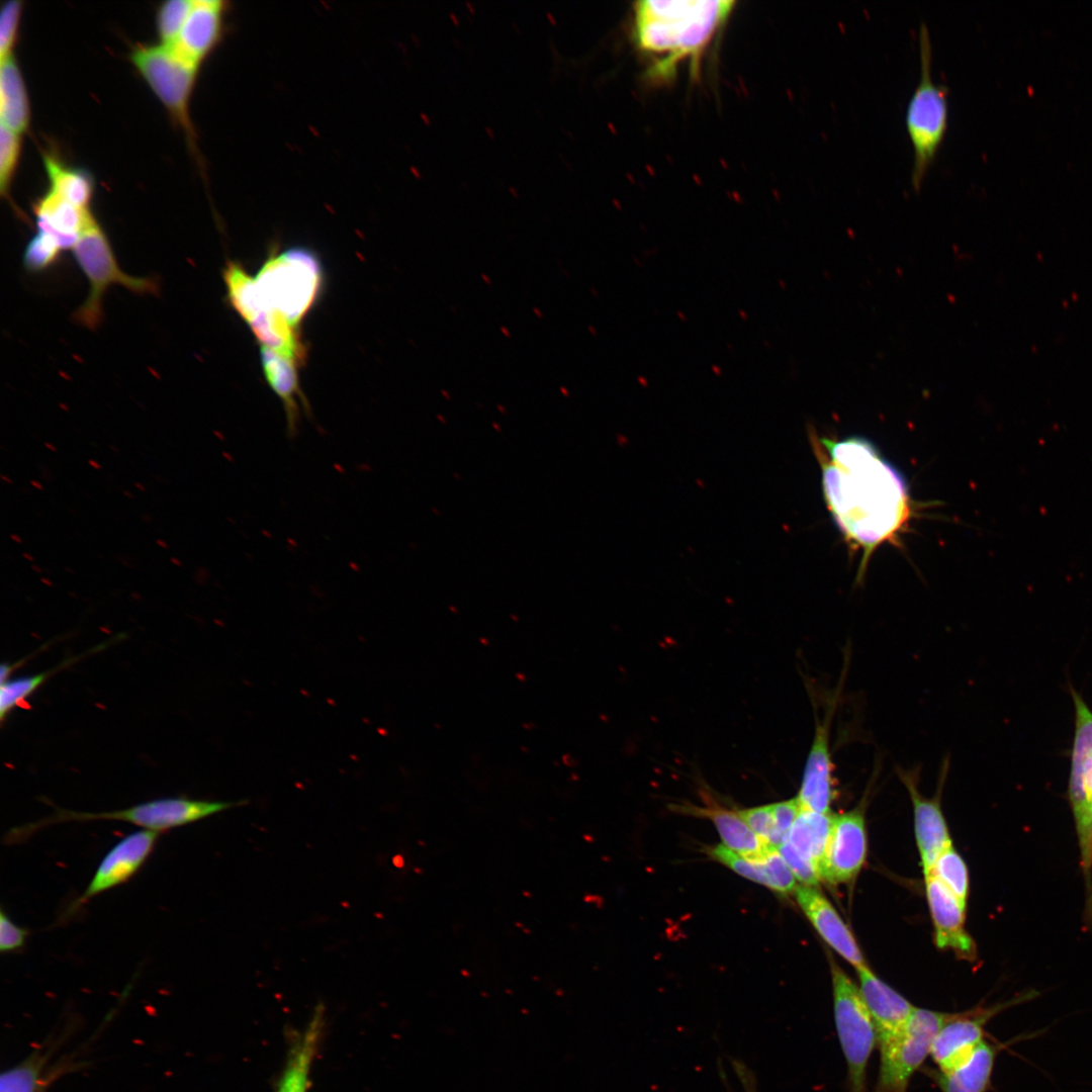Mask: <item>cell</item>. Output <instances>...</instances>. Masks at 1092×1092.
<instances>
[{"mask_svg":"<svg viewBox=\"0 0 1092 1092\" xmlns=\"http://www.w3.org/2000/svg\"><path fill=\"white\" fill-rule=\"evenodd\" d=\"M810 437L826 507L846 543L861 552L862 576L874 551L897 542L913 516L906 480L867 438Z\"/></svg>","mask_w":1092,"mask_h":1092,"instance_id":"1","label":"cell"},{"mask_svg":"<svg viewBox=\"0 0 1092 1092\" xmlns=\"http://www.w3.org/2000/svg\"><path fill=\"white\" fill-rule=\"evenodd\" d=\"M735 1H637L633 40L650 62L648 74L670 78L685 60L697 62L725 25Z\"/></svg>","mask_w":1092,"mask_h":1092,"instance_id":"2","label":"cell"},{"mask_svg":"<svg viewBox=\"0 0 1092 1092\" xmlns=\"http://www.w3.org/2000/svg\"><path fill=\"white\" fill-rule=\"evenodd\" d=\"M244 804L245 801L221 802L176 797L151 800L125 809L105 812H78L58 808L50 817L11 828L5 834L3 842L8 845L24 842L43 827L77 821H123L161 833Z\"/></svg>","mask_w":1092,"mask_h":1092,"instance_id":"3","label":"cell"},{"mask_svg":"<svg viewBox=\"0 0 1092 1092\" xmlns=\"http://www.w3.org/2000/svg\"><path fill=\"white\" fill-rule=\"evenodd\" d=\"M920 77L908 101L905 123L913 148L911 184L920 188L944 139L948 120V89L932 76V46L927 25L919 27Z\"/></svg>","mask_w":1092,"mask_h":1092,"instance_id":"4","label":"cell"},{"mask_svg":"<svg viewBox=\"0 0 1092 1092\" xmlns=\"http://www.w3.org/2000/svg\"><path fill=\"white\" fill-rule=\"evenodd\" d=\"M75 260L89 283L88 296L74 311L76 324L96 330L103 321V299L113 285L124 287L139 295H156L160 291L155 277H135L119 266L108 237L94 218L80 234L72 249Z\"/></svg>","mask_w":1092,"mask_h":1092,"instance_id":"5","label":"cell"},{"mask_svg":"<svg viewBox=\"0 0 1092 1092\" xmlns=\"http://www.w3.org/2000/svg\"><path fill=\"white\" fill-rule=\"evenodd\" d=\"M254 278L266 307L296 329L318 296L323 271L312 252L292 248L269 257Z\"/></svg>","mask_w":1092,"mask_h":1092,"instance_id":"6","label":"cell"},{"mask_svg":"<svg viewBox=\"0 0 1092 1092\" xmlns=\"http://www.w3.org/2000/svg\"><path fill=\"white\" fill-rule=\"evenodd\" d=\"M834 1020L848 1071L849 1092H867V1069L877 1039L859 988L831 962Z\"/></svg>","mask_w":1092,"mask_h":1092,"instance_id":"7","label":"cell"},{"mask_svg":"<svg viewBox=\"0 0 1092 1092\" xmlns=\"http://www.w3.org/2000/svg\"><path fill=\"white\" fill-rule=\"evenodd\" d=\"M950 1015L915 1007L903 1029L880 1045L875 1092H907L910 1078L930 1055L935 1036Z\"/></svg>","mask_w":1092,"mask_h":1092,"instance_id":"8","label":"cell"},{"mask_svg":"<svg viewBox=\"0 0 1092 1092\" xmlns=\"http://www.w3.org/2000/svg\"><path fill=\"white\" fill-rule=\"evenodd\" d=\"M130 61L173 120L185 130L189 140H193L189 101L198 68L162 44L135 46Z\"/></svg>","mask_w":1092,"mask_h":1092,"instance_id":"9","label":"cell"},{"mask_svg":"<svg viewBox=\"0 0 1092 1092\" xmlns=\"http://www.w3.org/2000/svg\"><path fill=\"white\" fill-rule=\"evenodd\" d=\"M1036 994V991L1031 990L1001 1004L951 1013L931 1046L930 1055L938 1070L948 1071L961 1065L985 1039L984 1027L993 1016L1020 1002L1033 999Z\"/></svg>","mask_w":1092,"mask_h":1092,"instance_id":"10","label":"cell"},{"mask_svg":"<svg viewBox=\"0 0 1092 1092\" xmlns=\"http://www.w3.org/2000/svg\"><path fill=\"white\" fill-rule=\"evenodd\" d=\"M160 833L141 829L113 845L99 862L89 885L68 907L64 917L73 916L94 897L130 880L152 854Z\"/></svg>","mask_w":1092,"mask_h":1092,"instance_id":"11","label":"cell"},{"mask_svg":"<svg viewBox=\"0 0 1092 1092\" xmlns=\"http://www.w3.org/2000/svg\"><path fill=\"white\" fill-rule=\"evenodd\" d=\"M867 843L863 807L833 815L820 869L822 881L832 885L852 882L864 863Z\"/></svg>","mask_w":1092,"mask_h":1092,"instance_id":"12","label":"cell"},{"mask_svg":"<svg viewBox=\"0 0 1092 1092\" xmlns=\"http://www.w3.org/2000/svg\"><path fill=\"white\" fill-rule=\"evenodd\" d=\"M948 760H944L939 774L938 792L927 798L919 792L915 770L897 767V774L907 789L914 814V830L924 876H927L939 854L951 846L948 828L940 806V792L947 777Z\"/></svg>","mask_w":1092,"mask_h":1092,"instance_id":"13","label":"cell"},{"mask_svg":"<svg viewBox=\"0 0 1092 1092\" xmlns=\"http://www.w3.org/2000/svg\"><path fill=\"white\" fill-rule=\"evenodd\" d=\"M834 701L822 719L816 718L813 741L806 759L803 779L796 797L802 810L830 813L834 797L833 762L830 752V728Z\"/></svg>","mask_w":1092,"mask_h":1092,"instance_id":"14","label":"cell"},{"mask_svg":"<svg viewBox=\"0 0 1092 1092\" xmlns=\"http://www.w3.org/2000/svg\"><path fill=\"white\" fill-rule=\"evenodd\" d=\"M925 892L939 948L950 949L965 960L977 957L976 944L965 928V908L934 876L925 877Z\"/></svg>","mask_w":1092,"mask_h":1092,"instance_id":"15","label":"cell"},{"mask_svg":"<svg viewBox=\"0 0 1092 1092\" xmlns=\"http://www.w3.org/2000/svg\"><path fill=\"white\" fill-rule=\"evenodd\" d=\"M795 895L804 914L830 947L856 970L868 966L851 930L819 890L802 885Z\"/></svg>","mask_w":1092,"mask_h":1092,"instance_id":"16","label":"cell"},{"mask_svg":"<svg viewBox=\"0 0 1092 1092\" xmlns=\"http://www.w3.org/2000/svg\"><path fill=\"white\" fill-rule=\"evenodd\" d=\"M225 3L220 0H195L191 11L170 48L185 62L198 66L221 38Z\"/></svg>","mask_w":1092,"mask_h":1092,"instance_id":"17","label":"cell"},{"mask_svg":"<svg viewBox=\"0 0 1092 1092\" xmlns=\"http://www.w3.org/2000/svg\"><path fill=\"white\" fill-rule=\"evenodd\" d=\"M856 971L858 988L874 1020L877 1040L881 1045L903 1029L915 1006L880 980L868 966Z\"/></svg>","mask_w":1092,"mask_h":1092,"instance_id":"18","label":"cell"},{"mask_svg":"<svg viewBox=\"0 0 1092 1092\" xmlns=\"http://www.w3.org/2000/svg\"><path fill=\"white\" fill-rule=\"evenodd\" d=\"M325 1029V1010L318 1005L306 1025L292 1034L275 1092H308L313 1061Z\"/></svg>","mask_w":1092,"mask_h":1092,"instance_id":"19","label":"cell"},{"mask_svg":"<svg viewBox=\"0 0 1092 1092\" xmlns=\"http://www.w3.org/2000/svg\"><path fill=\"white\" fill-rule=\"evenodd\" d=\"M674 808L678 812L710 819L725 846L747 859L762 861L776 848L756 835L737 811H730L712 803L704 807L686 804Z\"/></svg>","mask_w":1092,"mask_h":1092,"instance_id":"20","label":"cell"},{"mask_svg":"<svg viewBox=\"0 0 1092 1092\" xmlns=\"http://www.w3.org/2000/svg\"><path fill=\"white\" fill-rule=\"evenodd\" d=\"M260 359L267 382L282 402L287 432L295 437L298 431L300 405L308 411V403L299 387V362L261 346Z\"/></svg>","mask_w":1092,"mask_h":1092,"instance_id":"21","label":"cell"},{"mask_svg":"<svg viewBox=\"0 0 1092 1092\" xmlns=\"http://www.w3.org/2000/svg\"><path fill=\"white\" fill-rule=\"evenodd\" d=\"M37 231L54 236L64 250H72L87 225L95 218L90 209L79 207L53 191L33 205Z\"/></svg>","mask_w":1092,"mask_h":1092,"instance_id":"22","label":"cell"},{"mask_svg":"<svg viewBox=\"0 0 1092 1092\" xmlns=\"http://www.w3.org/2000/svg\"><path fill=\"white\" fill-rule=\"evenodd\" d=\"M999 1049L984 1039L958 1067L932 1077L941 1092H987Z\"/></svg>","mask_w":1092,"mask_h":1092,"instance_id":"23","label":"cell"},{"mask_svg":"<svg viewBox=\"0 0 1092 1092\" xmlns=\"http://www.w3.org/2000/svg\"><path fill=\"white\" fill-rule=\"evenodd\" d=\"M1 124L20 134L30 120L29 101L20 69L13 55L0 66Z\"/></svg>","mask_w":1092,"mask_h":1092,"instance_id":"24","label":"cell"},{"mask_svg":"<svg viewBox=\"0 0 1092 1092\" xmlns=\"http://www.w3.org/2000/svg\"><path fill=\"white\" fill-rule=\"evenodd\" d=\"M833 815L802 810L793 824L787 841L802 857L820 872L832 826ZM821 876V874H820Z\"/></svg>","mask_w":1092,"mask_h":1092,"instance_id":"25","label":"cell"},{"mask_svg":"<svg viewBox=\"0 0 1092 1092\" xmlns=\"http://www.w3.org/2000/svg\"><path fill=\"white\" fill-rule=\"evenodd\" d=\"M43 163L51 184L50 190L79 207L89 209L94 191L90 173L67 166L48 154Z\"/></svg>","mask_w":1092,"mask_h":1092,"instance_id":"26","label":"cell"},{"mask_svg":"<svg viewBox=\"0 0 1092 1092\" xmlns=\"http://www.w3.org/2000/svg\"><path fill=\"white\" fill-rule=\"evenodd\" d=\"M56 1046V1042L46 1043L5 1070L0 1078V1092H38Z\"/></svg>","mask_w":1092,"mask_h":1092,"instance_id":"27","label":"cell"},{"mask_svg":"<svg viewBox=\"0 0 1092 1092\" xmlns=\"http://www.w3.org/2000/svg\"><path fill=\"white\" fill-rule=\"evenodd\" d=\"M928 875L939 880L966 907L969 895L968 869L952 845L939 854Z\"/></svg>","mask_w":1092,"mask_h":1092,"instance_id":"28","label":"cell"},{"mask_svg":"<svg viewBox=\"0 0 1092 1092\" xmlns=\"http://www.w3.org/2000/svg\"><path fill=\"white\" fill-rule=\"evenodd\" d=\"M64 248L52 235L37 231L23 252V266L31 273L47 271L60 259Z\"/></svg>","mask_w":1092,"mask_h":1092,"instance_id":"29","label":"cell"},{"mask_svg":"<svg viewBox=\"0 0 1092 1092\" xmlns=\"http://www.w3.org/2000/svg\"><path fill=\"white\" fill-rule=\"evenodd\" d=\"M193 5L190 0H168L159 6L156 15L157 31L162 46L171 48Z\"/></svg>","mask_w":1092,"mask_h":1092,"instance_id":"30","label":"cell"},{"mask_svg":"<svg viewBox=\"0 0 1092 1092\" xmlns=\"http://www.w3.org/2000/svg\"><path fill=\"white\" fill-rule=\"evenodd\" d=\"M708 853L712 858L727 866L739 876L770 888L768 868L764 859L762 861L747 859L725 845L711 847L708 849Z\"/></svg>","mask_w":1092,"mask_h":1092,"instance_id":"31","label":"cell"},{"mask_svg":"<svg viewBox=\"0 0 1092 1092\" xmlns=\"http://www.w3.org/2000/svg\"><path fill=\"white\" fill-rule=\"evenodd\" d=\"M55 670V669H54ZM49 670L37 674L7 679L0 688V715L4 721L5 716L15 707L22 704L42 682L54 672Z\"/></svg>","mask_w":1092,"mask_h":1092,"instance_id":"32","label":"cell"},{"mask_svg":"<svg viewBox=\"0 0 1092 1092\" xmlns=\"http://www.w3.org/2000/svg\"><path fill=\"white\" fill-rule=\"evenodd\" d=\"M21 151L20 136L15 131L1 124L0 126V191L9 197V188L14 178Z\"/></svg>","mask_w":1092,"mask_h":1092,"instance_id":"33","label":"cell"},{"mask_svg":"<svg viewBox=\"0 0 1092 1092\" xmlns=\"http://www.w3.org/2000/svg\"><path fill=\"white\" fill-rule=\"evenodd\" d=\"M22 12V2L10 0L3 4L0 13V60L12 56Z\"/></svg>","mask_w":1092,"mask_h":1092,"instance_id":"34","label":"cell"},{"mask_svg":"<svg viewBox=\"0 0 1092 1092\" xmlns=\"http://www.w3.org/2000/svg\"><path fill=\"white\" fill-rule=\"evenodd\" d=\"M748 827L772 847H779L783 841L775 829L771 806L763 805L737 811Z\"/></svg>","mask_w":1092,"mask_h":1092,"instance_id":"35","label":"cell"},{"mask_svg":"<svg viewBox=\"0 0 1092 1092\" xmlns=\"http://www.w3.org/2000/svg\"><path fill=\"white\" fill-rule=\"evenodd\" d=\"M777 849L796 879L802 882L803 885L815 887L822 881L819 870L813 863L797 853L787 840L777 847Z\"/></svg>","mask_w":1092,"mask_h":1092,"instance_id":"36","label":"cell"},{"mask_svg":"<svg viewBox=\"0 0 1092 1092\" xmlns=\"http://www.w3.org/2000/svg\"><path fill=\"white\" fill-rule=\"evenodd\" d=\"M29 931L15 924L2 908L0 911V950L2 953L17 951L25 945Z\"/></svg>","mask_w":1092,"mask_h":1092,"instance_id":"37","label":"cell"},{"mask_svg":"<svg viewBox=\"0 0 1092 1092\" xmlns=\"http://www.w3.org/2000/svg\"><path fill=\"white\" fill-rule=\"evenodd\" d=\"M770 806L776 832L784 843L802 808L797 798L772 803Z\"/></svg>","mask_w":1092,"mask_h":1092,"instance_id":"38","label":"cell"},{"mask_svg":"<svg viewBox=\"0 0 1092 1092\" xmlns=\"http://www.w3.org/2000/svg\"><path fill=\"white\" fill-rule=\"evenodd\" d=\"M1084 872L1087 878V883H1090V872L1092 869V821L1090 827L1089 843L1086 856L1082 859Z\"/></svg>","mask_w":1092,"mask_h":1092,"instance_id":"39","label":"cell"},{"mask_svg":"<svg viewBox=\"0 0 1092 1092\" xmlns=\"http://www.w3.org/2000/svg\"><path fill=\"white\" fill-rule=\"evenodd\" d=\"M1084 782L1089 800L1092 802V756L1087 758L1084 765Z\"/></svg>","mask_w":1092,"mask_h":1092,"instance_id":"40","label":"cell"},{"mask_svg":"<svg viewBox=\"0 0 1092 1092\" xmlns=\"http://www.w3.org/2000/svg\"><path fill=\"white\" fill-rule=\"evenodd\" d=\"M736 1070L744 1086L745 1092H756L755 1086L751 1081V1076L746 1072V1069L737 1066Z\"/></svg>","mask_w":1092,"mask_h":1092,"instance_id":"41","label":"cell"},{"mask_svg":"<svg viewBox=\"0 0 1092 1092\" xmlns=\"http://www.w3.org/2000/svg\"><path fill=\"white\" fill-rule=\"evenodd\" d=\"M88 463L97 470L101 469V465L95 460L90 459Z\"/></svg>","mask_w":1092,"mask_h":1092,"instance_id":"42","label":"cell"},{"mask_svg":"<svg viewBox=\"0 0 1092 1092\" xmlns=\"http://www.w3.org/2000/svg\"><path fill=\"white\" fill-rule=\"evenodd\" d=\"M10 538H11L12 540H14L15 542H17V543H21V542H22L21 538H20V537H19L18 535H15V534H11V535H10Z\"/></svg>","mask_w":1092,"mask_h":1092,"instance_id":"43","label":"cell"},{"mask_svg":"<svg viewBox=\"0 0 1092 1092\" xmlns=\"http://www.w3.org/2000/svg\"><path fill=\"white\" fill-rule=\"evenodd\" d=\"M30 483L37 489H42L43 488L42 485L39 482L35 481V480H31Z\"/></svg>","mask_w":1092,"mask_h":1092,"instance_id":"44","label":"cell"},{"mask_svg":"<svg viewBox=\"0 0 1092 1092\" xmlns=\"http://www.w3.org/2000/svg\"><path fill=\"white\" fill-rule=\"evenodd\" d=\"M157 544L159 546L163 547L164 549H166L168 547V545L163 540H157Z\"/></svg>","mask_w":1092,"mask_h":1092,"instance_id":"45","label":"cell"},{"mask_svg":"<svg viewBox=\"0 0 1092 1092\" xmlns=\"http://www.w3.org/2000/svg\"><path fill=\"white\" fill-rule=\"evenodd\" d=\"M44 446L54 452L57 451V448L53 444L46 443Z\"/></svg>","mask_w":1092,"mask_h":1092,"instance_id":"46","label":"cell"},{"mask_svg":"<svg viewBox=\"0 0 1092 1092\" xmlns=\"http://www.w3.org/2000/svg\"><path fill=\"white\" fill-rule=\"evenodd\" d=\"M171 562H173L174 564H176V565H178V566H181V565H182V563H181V562H180L179 560H177V559H176L175 557H172V558H171Z\"/></svg>","mask_w":1092,"mask_h":1092,"instance_id":"47","label":"cell"},{"mask_svg":"<svg viewBox=\"0 0 1092 1092\" xmlns=\"http://www.w3.org/2000/svg\"><path fill=\"white\" fill-rule=\"evenodd\" d=\"M22 555H23V557H25V558H26L27 560H30V561H32V560H33V557H32V556H30V555H28L27 553H23Z\"/></svg>","mask_w":1092,"mask_h":1092,"instance_id":"48","label":"cell"},{"mask_svg":"<svg viewBox=\"0 0 1092 1092\" xmlns=\"http://www.w3.org/2000/svg\"><path fill=\"white\" fill-rule=\"evenodd\" d=\"M135 486H136L138 488H140L141 490H143V491H144V490H146V487H145V486H143V484H141V483H138V482H136V483H135Z\"/></svg>","mask_w":1092,"mask_h":1092,"instance_id":"49","label":"cell"},{"mask_svg":"<svg viewBox=\"0 0 1092 1092\" xmlns=\"http://www.w3.org/2000/svg\"><path fill=\"white\" fill-rule=\"evenodd\" d=\"M1 477H2V479H3V480H5L6 482H8V483H12V481H11V480H10V479H9V478H8L7 476H5V475H2Z\"/></svg>","mask_w":1092,"mask_h":1092,"instance_id":"50","label":"cell"},{"mask_svg":"<svg viewBox=\"0 0 1092 1092\" xmlns=\"http://www.w3.org/2000/svg\"><path fill=\"white\" fill-rule=\"evenodd\" d=\"M124 494L127 495V496H130V497H133V495L130 494V492L124 491Z\"/></svg>","mask_w":1092,"mask_h":1092,"instance_id":"51","label":"cell"},{"mask_svg":"<svg viewBox=\"0 0 1092 1092\" xmlns=\"http://www.w3.org/2000/svg\"><path fill=\"white\" fill-rule=\"evenodd\" d=\"M41 580L44 581V583L52 585V583H50V581H48L47 579L41 578Z\"/></svg>","mask_w":1092,"mask_h":1092,"instance_id":"52","label":"cell"},{"mask_svg":"<svg viewBox=\"0 0 1092 1092\" xmlns=\"http://www.w3.org/2000/svg\"><path fill=\"white\" fill-rule=\"evenodd\" d=\"M32 568H33L34 570H36L37 572H40V569H38L37 567H35V566H32Z\"/></svg>","mask_w":1092,"mask_h":1092,"instance_id":"53","label":"cell"}]
</instances>
